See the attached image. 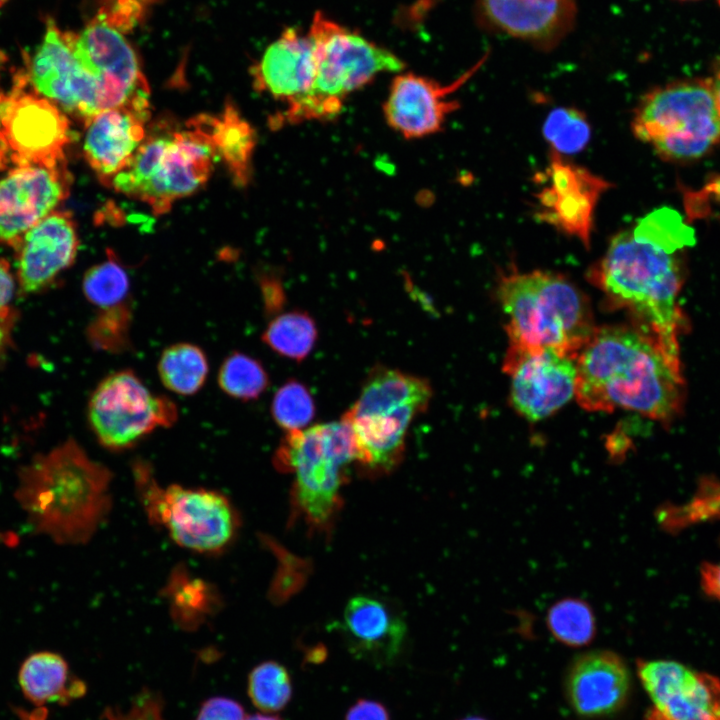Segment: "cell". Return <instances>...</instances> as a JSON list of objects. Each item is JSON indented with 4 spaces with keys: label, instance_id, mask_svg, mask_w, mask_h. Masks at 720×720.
Returning a JSON list of instances; mask_svg holds the SVG:
<instances>
[{
    "label": "cell",
    "instance_id": "cell-10",
    "mask_svg": "<svg viewBox=\"0 0 720 720\" xmlns=\"http://www.w3.org/2000/svg\"><path fill=\"white\" fill-rule=\"evenodd\" d=\"M133 473L149 520L164 528L176 544L199 553H217L232 543L239 517L225 495L177 484L162 487L143 462L134 464Z\"/></svg>",
    "mask_w": 720,
    "mask_h": 720
},
{
    "label": "cell",
    "instance_id": "cell-22",
    "mask_svg": "<svg viewBox=\"0 0 720 720\" xmlns=\"http://www.w3.org/2000/svg\"><path fill=\"white\" fill-rule=\"evenodd\" d=\"M149 119V104H132L102 111L85 123L84 157L103 184L130 165Z\"/></svg>",
    "mask_w": 720,
    "mask_h": 720
},
{
    "label": "cell",
    "instance_id": "cell-29",
    "mask_svg": "<svg viewBox=\"0 0 720 720\" xmlns=\"http://www.w3.org/2000/svg\"><path fill=\"white\" fill-rule=\"evenodd\" d=\"M545 623L550 634L571 648L588 646L597 633V621L591 605L578 597H565L547 610Z\"/></svg>",
    "mask_w": 720,
    "mask_h": 720
},
{
    "label": "cell",
    "instance_id": "cell-11",
    "mask_svg": "<svg viewBox=\"0 0 720 720\" xmlns=\"http://www.w3.org/2000/svg\"><path fill=\"white\" fill-rule=\"evenodd\" d=\"M87 410L96 439L112 451L129 449L156 429L172 426L178 418L176 404L151 392L131 370L113 372L100 381Z\"/></svg>",
    "mask_w": 720,
    "mask_h": 720
},
{
    "label": "cell",
    "instance_id": "cell-35",
    "mask_svg": "<svg viewBox=\"0 0 720 720\" xmlns=\"http://www.w3.org/2000/svg\"><path fill=\"white\" fill-rule=\"evenodd\" d=\"M315 402L308 388L297 380H288L275 393L271 413L286 432L305 429L315 416Z\"/></svg>",
    "mask_w": 720,
    "mask_h": 720
},
{
    "label": "cell",
    "instance_id": "cell-30",
    "mask_svg": "<svg viewBox=\"0 0 720 720\" xmlns=\"http://www.w3.org/2000/svg\"><path fill=\"white\" fill-rule=\"evenodd\" d=\"M318 337L314 319L304 311L293 310L273 318L262 334L263 342L279 355L304 360Z\"/></svg>",
    "mask_w": 720,
    "mask_h": 720
},
{
    "label": "cell",
    "instance_id": "cell-14",
    "mask_svg": "<svg viewBox=\"0 0 720 720\" xmlns=\"http://www.w3.org/2000/svg\"><path fill=\"white\" fill-rule=\"evenodd\" d=\"M47 24L27 78L38 94L86 123L104 111L101 85L75 56L72 32L62 31L54 22Z\"/></svg>",
    "mask_w": 720,
    "mask_h": 720
},
{
    "label": "cell",
    "instance_id": "cell-25",
    "mask_svg": "<svg viewBox=\"0 0 720 720\" xmlns=\"http://www.w3.org/2000/svg\"><path fill=\"white\" fill-rule=\"evenodd\" d=\"M341 626L352 654L376 664L392 663L407 634L405 622L392 608L366 595L348 601Z\"/></svg>",
    "mask_w": 720,
    "mask_h": 720
},
{
    "label": "cell",
    "instance_id": "cell-18",
    "mask_svg": "<svg viewBox=\"0 0 720 720\" xmlns=\"http://www.w3.org/2000/svg\"><path fill=\"white\" fill-rule=\"evenodd\" d=\"M652 701L645 720H720V680L672 660H637Z\"/></svg>",
    "mask_w": 720,
    "mask_h": 720
},
{
    "label": "cell",
    "instance_id": "cell-41",
    "mask_svg": "<svg viewBox=\"0 0 720 720\" xmlns=\"http://www.w3.org/2000/svg\"><path fill=\"white\" fill-rule=\"evenodd\" d=\"M700 584L706 596L720 601V562H704L701 565Z\"/></svg>",
    "mask_w": 720,
    "mask_h": 720
},
{
    "label": "cell",
    "instance_id": "cell-13",
    "mask_svg": "<svg viewBox=\"0 0 720 720\" xmlns=\"http://www.w3.org/2000/svg\"><path fill=\"white\" fill-rule=\"evenodd\" d=\"M127 34L96 13L80 33H72L75 56L101 85L104 111L149 104V85Z\"/></svg>",
    "mask_w": 720,
    "mask_h": 720
},
{
    "label": "cell",
    "instance_id": "cell-27",
    "mask_svg": "<svg viewBox=\"0 0 720 720\" xmlns=\"http://www.w3.org/2000/svg\"><path fill=\"white\" fill-rule=\"evenodd\" d=\"M18 677L24 695L37 705L55 701L67 703L86 690L80 680L70 679L65 659L50 651L36 652L27 657Z\"/></svg>",
    "mask_w": 720,
    "mask_h": 720
},
{
    "label": "cell",
    "instance_id": "cell-2",
    "mask_svg": "<svg viewBox=\"0 0 720 720\" xmlns=\"http://www.w3.org/2000/svg\"><path fill=\"white\" fill-rule=\"evenodd\" d=\"M576 368L575 398L587 411L625 409L667 422L682 408L679 354L636 325L596 327Z\"/></svg>",
    "mask_w": 720,
    "mask_h": 720
},
{
    "label": "cell",
    "instance_id": "cell-50",
    "mask_svg": "<svg viewBox=\"0 0 720 720\" xmlns=\"http://www.w3.org/2000/svg\"><path fill=\"white\" fill-rule=\"evenodd\" d=\"M682 1H687V0H682Z\"/></svg>",
    "mask_w": 720,
    "mask_h": 720
},
{
    "label": "cell",
    "instance_id": "cell-49",
    "mask_svg": "<svg viewBox=\"0 0 720 720\" xmlns=\"http://www.w3.org/2000/svg\"><path fill=\"white\" fill-rule=\"evenodd\" d=\"M718 2H719V5H720V0H718Z\"/></svg>",
    "mask_w": 720,
    "mask_h": 720
},
{
    "label": "cell",
    "instance_id": "cell-32",
    "mask_svg": "<svg viewBox=\"0 0 720 720\" xmlns=\"http://www.w3.org/2000/svg\"><path fill=\"white\" fill-rule=\"evenodd\" d=\"M82 290L86 299L99 309L127 302L130 280L123 265L110 252L107 260L92 266L84 275Z\"/></svg>",
    "mask_w": 720,
    "mask_h": 720
},
{
    "label": "cell",
    "instance_id": "cell-1",
    "mask_svg": "<svg viewBox=\"0 0 720 720\" xmlns=\"http://www.w3.org/2000/svg\"><path fill=\"white\" fill-rule=\"evenodd\" d=\"M695 242L694 229L680 213L661 207L616 234L588 272L610 306L626 310L634 325L676 353L686 328L679 296Z\"/></svg>",
    "mask_w": 720,
    "mask_h": 720
},
{
    "label": "cell",
    "instance_id": "cell-12",
    "mask_svg": "<svg viewBox=\"0 0 720 720\" xmlns=\"http://www.w3.org/2000/svg\"><path fill=\"white\" fill-rule=\"evenodd\" d=\"M27 75L11 91H0V165L51 163L65 159L70 141L66 114L34 89Z\"/></svg>",
    "mask_w": 720,
    "mask_h": 720
},
{
    "label": "cell",
    "instance_id": "cell-43",
    "mask_svg": "<svg viewBox=\"0 0 720 720\" xmlns=\"http://www.w3.org/2000/svg\"><path fill=\"white\" fill-rule=\"evenodd\" d=\"M261 287L266 308L272 312L279 309L283 300V293L279 281L273 277L263 276L261 279Z\"/></svg>",
    "mask_w": 720,
    "mask_h": 720
},
{
    "label": "cell",
    "instance_id": "cell-26",
    "mask_svg": "<svg viewBox=\"0 0 720 720\" xmlns=\"http://www.w3.org/2000/svg\"><path fill=\"white\" fill-rule=\"evenodd\" d=\"M213 144L235 185L246 186L252 176L256 132L232 103L219 116L203 114Z\"/></svg>",
    "mask_w": 720,
    "mask_h": 720
},
{
    "label": "cell",
    "instance_id": "cell-8",
    "mask_svg": "<svg viewBox=\"0 0 720 720\" xmlns=\"http://www.w3.org/2000/svg\"><path fill=\"white\" fill-rule=\"evenodd\" d=\"M274 465L294 475L292 500L296 512L318 530L331 526L342 506L341 487L358 449L349 424L339 421L287 432L273 458Z\"/></svg>",
    "mask_w": 720,
    "mask_h": 720
},
{
    "label": "cell",
    "instance_id": "cell-17",
    "mask_svg": "<svg viewBox=\"0 0 720 720\" xmlns=\"http://www.w3.org/2000/svg\"><path fill=\"white\" fill-rule=\"evenodd\" d=\"M540 177L542 186L536 193V218L576 237L589 248L594 212L610 184L553 150Z\"/></svg>",
    "mask_w": 720,
    "mask_h": 720
},
{
    "label": "cell",
    "instance_id": "cell-37",
    "mask_svg": "<svg viewBox=\"0 0 720 720\" xmlns=\"http://www.w3.org/2000/svg\"><path fill=\"white\" fill-rule=\"evenodd\" d=\"M173 578L170 583L172 586L173 606L176 608V618L180 615H187L184 624L187 625L188 615L189 626L198 624L204 617V613L208 612L210 601V593L207 585L201 581H189L184 577Z\"/></svg>",
    "mask_w": 720,
    "mask_h": 720
},
{
    "label": "cell",
    "instance_id": "cell-19",
    "mask_svg": "<svg viewBox=\"0 0 720 720\" xmlns=\"http://www.w3.org/2000/svg\"><path fill=\"white\" fill-rule=\"evenodd\" d=\"M486 57L448 85L414 73L398 74L383 105L386 123L407 140L440 132L448 116L459 107L450 95L475 74Z\"/></svg>",
    "mask_w": 720,
    "mask_h": 720
},
{
    "label": "cell",
    "instance_id": "cell-21",
    "mask_svg": "<svg viewBox=\"0 0 720 720\" xmlns=\"http://www.w3.org/2000/svg\"><path fill=\"white\" fill-rule=\"evenodd\" d=\"M79 237L68 211H53L22 237L17 251V281L30 294L48 287L77 255Z\"/></svg>",
    "mask_w": 720,
    "mask_h": 720
},
{
    "label": "cell",
    "instance_id": "cell-31",
    "mask_svg": "<svg viewBox=\"0 0 720 720\" xmlns=\"http://www.w3.org/2000/svg\"><path fill=\"white\" fill-rule=\"evenodd\" d=\"M217 380L225 394L246 402L258 399L269 385L261 362L242 352H233L225 358Z\"/></svg>",
    "mask_w": 720,
    "mask_h": 720
},
{
    "label": "cell",
    "instance_id": "cell-16",
    "mask_svg": "<svg viewBox=\"0 0 720 720\" xmlns=\"http://www.w3.org/2000/svg\"><path fill=\"white\" fill-rule=\"evenodd\" d=\"M6 168L0 177V241L16 248L24 234L69 195L72 176L66 159Z\"/></svg>",
    "mask_w": 720,
    "mask_h": 720
},
{
    "label": "cell",
    "instance_id": "cell-6",
    "mask_svg": "<svg viewBox=\"0 0 720 720\" xmlns=\"http://www.w3.org/2000/svg\"><path fill=\"white\" fill-rule=\"evenodd\" d=\"M219 159L203 115L187 129L160 127L146 135L130 165L110 182L117 192L148 204L155 216L197 192L210 178Z\"/></svg>",
    "mask_w": 720,
    "mask_h": 720
},
{
    "label": "cell",
    "instance_id": "cell-40",
    "mask_svg": "<svg viewBox=\"0 0 720 720\" xmlns=\"http://www.w3.org/2000/svg\"><path fill=\"white\" fill-rule=\"evenodd\" d=\"M345 720H391V717L381 702L359 699L347 710Z\"/></svg>",
    "mask_w": 720,
    "mask_h": 720
},
{
    "label": "cell",
    "instance_id": "cell-20",
    "mask_svg": "<svg viewBox=\"0 0 720 720\" xmlns=\"http://www.w3.org/2000/svg\"><path fill=\"white\" fill-rule=\"evenodd\" d=\"M564 691L573 710L584 717H606L627 704L631 676L624 659L614 651L589 650L569 664Z\"/></svg>",
    "mask_w": 720,
    "mask_h": 720
},
{
    "label": "cell",
    "instance_id": "cell-39",
    "mask_svg": "<svg viewBox=\"0 0 720 720\" xmlns=\"http://www.w3.org/2000/svg\"><path fill=\"white\" fill-rule=\"evenodd\" d=\"M244 709L237 701L225 697L206 700L195 720H244Z\"/></svg>",
    "mask_w": 720,
    "mask_h": 720
},
{
    "label": "cell",
    "instance_id": "cell-28",
    "mask_svg": "<svg viewBox=\"0 0 720 720\" xmlns=\"http://www.w3.org/2000/svg\"><path fill=\"white\" fill-rule=\"evenodd\" d=\"M162 384L170 391L190 396L206 382L209 364L205 352L191 343H177L165 348L158 362Z\"/></svg>",
    "mask_w": 720,
    "mask_h": 720
},
{
    "label": "cell",
    "instance_id": "cell-3",
    "mask_svg": "<svg viewBox=\"0 0 720 720\" xmlns=\"http://www.w3.org/2000/svg\"><path fill=\"white\" fill-rule=\"evenodd\" d=\"M14 496L36 533L85 544L111 509V471L69 439L34 456L17 474Z\"/></svg>",
    "mask_w": 720,
    "mask_h": 720
},
{
    "label": "cell",
    "instance_id": "cell-33",
    "mask_svg": "<svg viewBox=\"0 0 720 720\" xmlns=\"http://www.w3.org/2000/svg\"><path fill=\"white\" fill-rule=\"evenodd\" d=\"M292 680L288 670L275 661L263 662L250 672L248 694L252 703L265 712L282 710L292 697Z\"/></svg>",
    "mask_w": 720,
    "mask_h": 720
},
{
    "label": "cell",
    "instance_id": "cell-24",
    "mask_svg": "<svg viewBox=\"0 0 720 720\" xmlns=\"http://www.w3.org/2000/svg\"><path fill=\"white\" fill-rule=\"evenodd\" d=\"M492 26L533 45L550 49L570 31L576 0H476Z\"/></svg>",
    "mask_w": 720,
    "mask_h": 720
},
{
    "label": "cell",
    "instance_id": "cell-36",
    "mask_svg": "<svg viewBox=\"0 0 720 720\" xmlns=\"http://www.w3.org/2000/svg\"><path fill=\"white\" fill-rule=\"evenodd\" d=\"M131 308L128 301L100 309L87 328L90 344L98 350L120 353L130 345Z\"/></svg>",
    "mask_w": 720,
    "mask_h": 720
},
{
    "label": "cell",
    "instance_id": "cell-23",
    "mask_svg": "<svg viewBox=\"0 0 720 720\" xmlns=\"http://www.w3.org/2000/svg\"><path fill=\"white\" fill-rule=\"evenodd\" d=\"M254 88L285 104L294 105L310 90L315 75V49L307 34L286 28L252 66Z\"/></svg>",
    "mask_w": 720,
    "mask_h": 720
},
{
    "label": "cell",
    "instance_id": "cell-47",
    "mask_svg": "<svg viewBox=\"0 0 720 720\" xmlns=\"http://www.w3.org/2000/svg\"><path fill=\"white\" fill-rule=\"evenodd\" d=\"M460 720H487V719L480 717V716H468V717H465Z\"/></svg>",
    "mask_w": 720,
    "mask_h": 720
},
{
    "label": "cell",
    "instance_id": "cell-45",
    "mask_svg": "<svg viewBox=\"0 0 720 720\" xmlns=\"http://www.w3.org/2000/svg\"><path fill=\"white\" fill-rule=\"evenodd\" d=\"M712 89L715 99L716 108L720 115V63L716 66L713 77L711 78Z\"/></svg>",
    "mask_w": 720,
    "mask_h": 720
},
{
    "label": "cell",
    "instance_id": "cell-34",
    "mask_svg": "<svg viewBox=\"0 0 720 720\" xmlns=\"http://www.w3.org/2000/svg\"><path fill=\"white\" fill-rule=\"evenodd\" d=\"M544 138L561 155L583 151L591 138V126L585 114L573 107L552 110L543 126Z\"/></svg>",
    "mask_w": 720,
    "mask_h": 720
},
{
    "label": "cell",
    "instance_id": "cell-42",
    "mask_svg": "<svg viewBox=\"0 0 720 720\" xmlns=\"http://www.w3.org/2000/svg\"><path fill=\"white\" fill-rule=\"evenodd\" d=\"M15 291L14 276L9 263L0 258V315L10 311V303Z\"/></svg>",
    "mask_w": 720,
    "mask_h": 720
},
{
    "label": "cell",
    "instance_id": "cell-4",
    "mask_svg": "<svg viewBox=\"0 0 720 720\" xmlns=\"http://www.w3.org/2000/svg\"><path fill=\"white\" fill-rule=\"evenodd\" d=\"M509 344L577 358L596 327L588 298L559 273L510 271L497 286Z\"/></svg>",
    "mask_w": 720,
    "mask_h": 720
},
{
    "label": "cell",
    "instance_id": "cell-46",
    "mask_svg": "<svg viewBox=\"0 0 720 720\" xmlns=\"http://www.w3.org/2000/svg\"><path fill=\"white\" fill-rule=\"evenodd\" d=\"M244 720H282L279 716L265 715V714H253L244 718Z\"/></svg>",
    "mask_w": 720,
    "mask_h": 720
},
{
    "label": "cell",
    "instance_id": "cell-9",
    "mask_svg": "<svg viewBox=\"0 0 720 720\" xmlns=\"http://www.w3.org/2000/svg\"><path fill=\"white\" fill-rule=\"evenodd\" d=\"M632 132L663 160L705 156L720 143L711 79L679 80L646 93L635 109Z\"/></svg>",
    "mask_w": 720,
    "mask_h": 720
},
{
    "label": "cell",
    "instance_id": "cell-7",
    "mask_svg": "<svg viewBox=\"0 0 720 720\" xmlns=\"http://www.w3.org/2000/svg\"><path fill=\"white\" fill-rule=\"evenodd\" d=\"M433 390L420 376L376 366L344 413L358 449L357 465L370 474L391 472L403 458L412 422L430 404Z\"/></svg>",
    "mask_w": 720,
    "mask_h": 720
},
{
    "label": "cell",
    "instance_id": "cell-44",
    "mask_svg": "<svg viewBox=\"0 0 720 720\" xmlns=\"http://www.w3.org/2000/svg\"><path fill=\"white\" fill-rule=\"evenodd\" d=\"M16 320V312L10 310L0 315V358L7 351L11 340V331Z\"/></svg>",
    "mask_w": 720,
    "mask_h": 720
},
{
    "label": "cell",
    "instance_id": "cell-15",
    "mask_svg": "<svg viewBox=\"0 0 720 720\" xmlns=\"http://www.w3.org/2000/svg\"><path fill=\"white\" fill-rule=\"evenodd\" d=\"M503 370L513 409L529 421L549 417L575 396L576 359L555 350L509 344Z\"/></svg>",
    "mask_w": 720,
    "mask_h": 720
},
{
    "label": "cell",
    "instance_id": "cell-48",
    "mask_svg": "<svg viewBox=\"0 0 720 720\" xmlns=\"http://www.w3.org/2000/svg\"><path fill=\"white\" fill-rule=\"evenodd\" d=\"M7 1H8V0H0V8H1L2 6H4V4H5Z\"/></svg>",
    "mask_w": 720,
    "mask_h": 720
},
{
    "label": "cell",
    "instance_id": "cell-5",
    "mask_svg": "<svg viewBox=\"0 0 720 720\" xmlns=\"http://www.w3.org/2000/svg\"><path fill=\"white\" fill-rule=\"evenodd\" d=\"M315 49V75L308 93L285 108L278 124L330 121L346 98L381 73L401 72L404 62L390 50L325 16L314 14L309 31Z\"/></svg>",
    "mask_w": 720,
    "mask_h": 720
},
{
    "label": "cell",
    "instance_id": "cell-38",
    "mask_svg": "<svg viewBox=\"0 0 720 720\" xmlns=\"http://www.w3.org/2000/svg\"><path fill=\"white\" fill-rule=\"evenodd\" d=\"M693 500L702 503L691 501L688 505L681 507V509L677 507L680 510H688V514L674 521L668 528L669 530L672 531L679 529V527H684L692 522L693 519L699 520L708 517L720 518V482L712 478H705Z\"/></svg>",
    "mask_w": 720,
    "mask_h": 720
}]
</instances>
